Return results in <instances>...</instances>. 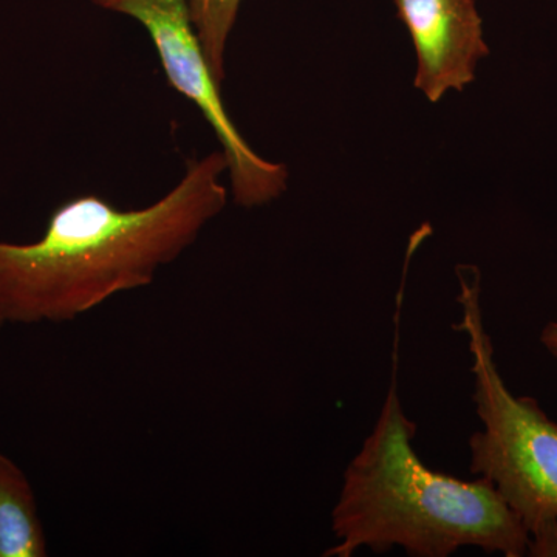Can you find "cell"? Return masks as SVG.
<instances>
[{
  "label": "cell",
  "mask_w": 557,
  "mask_h": 557,
  "mask_svg": "<svg viewBox=\"0 0 557 557\" xmlns=\"http://www.w3.org/2000/svg\"><path fill=\"white\" fill-rule=\"evenodd\" d=\"M542 346L547 348L549 355L557 358V321L548 322L541 333Z\"/></svg>",
  "instance_id": "9c48e42d"
},
{
  "label": "cell",
  "mask_w": 557,
  "mask_h": 557,
  "mask_svg": "<svg viewBox=\"0 0 557 557\" xmlns=\"http://www.w3.org/2000/svg\"><path fill=\"white\" fill-rule=\"evenodd\" d=\"M222 150L189 161L156 203L120 209L95 194L51 212L27 244L0 240V329L75 321L120 293L149 287L228 201Z\"/></svg>",
  "instance_id": "6da1fadb"
},
{
  "label": "cell",
  "mask_w": 557,
  "mask_h": 557,
  "mask_svg": "<svg viewBox=\"0 0 557 557\" xmlns=\"http://www.w3.org/2000/svg\"><path fill=\"white\" fill-rule=\"evenodd\" d=\"M528 555L533 557H557V519L544 520L531 528Z\"/></svg>",
  "instance_id": "ba28073f"
},
{
  "label": "cell",
  "mask_w": 557,
  "mask_h": 557,
  "mask_svg": "<svg viewBox=\"0 0 557 557\" xmlns=\"http://www.w3.org/2000/svg\"><path fill=\"white\" fill-rule=\"evenodd\" d=\"M397 366L398 358L375 428L344 472L332 512L338 544L324 556L350 557L364 547H401L417 557H448L463 547L527 556L525 523L490 480L456 479L418 457L417 424L399 401Z\"/></svg>",
  "instance_id": "7a4b0ae2"
},
{
  "label": "cell",
  "mask_w": 557,
  "mask_h": 557,
  "mask_svg": "<svg viewBox=\"0 0 557 557\" xmlns=\"http://www.w3.org/2000/svg\"><path fill=\"white\" fill-rule=\"evenodd\" d=\"M49 556L30 480L0 453V557Z\"/></svg>",
  "instance_id": "8992f818"
},
{
  "label": "cell",
  "mask_w": 557,
  "mask_h": 557,
  "mask_svg": "<svg viewBox=\"0 0 557 557\" xmlns=\"http://www.w3.org/2000/svg\"><path fill=\"white\" fill-rule=\"evenodd\" d=\"M244 0H188L190 20L203 46L212 75L225 79V54Z\"/></svg>",
  "instance_id": "52a82bcc"
},
{
  "label": "cell",
  "mask_w": 557,
  "mask_h": 557,
  "mask_svg": "<svg viewBox=\"0 0 557 557\" xmlns=\"http://www.w3.org/2000/svg\"><path fill=\"white\" fill-rule=\"evenodd\" d=\"M94 5L124 14L148 32L168 83L199 108L214 131L228 163L231 193L239 207L270 203L287 189L284 164L262 159L242 137L220 94L193 20L188 0H91Z\"/></svg>",
  "instance_id": "277c9868"
},
{
  "label": "cell",
  "mask_w": 557,
  "mask_h": 557,
  "mask_svg": "<svg viewBox=\"0 0 557 557\" xmlns=\"http://www.w3.org/2000/svg\"><path fill=\"white\" fill-rule=\"evenodd\" d=\"M461 321L472 358V399L482 431L469 438L471 474L490 480L527 530L557 519V423L536 399L516 397L498 372L480 306V273L458 267Z\"/></svg>",
  "instance_id": "3957f363"
},
{
  "label": "cell",
  "mask_w": 557,
  "mask_h": 557,
  "mask_svg": "<svg viewBox=\"0 0 557 557\" xmlns=\"http://www.w3.org/2000/svg\"><path fill=\"white\" fill-rule=\"evenodd\" d=\"M399 21L416 46V87L431 102L449 90L461 91L487 57L482 17L475 0H394Z\"/></svg>",
  "instance_id": "5b68a950"
}]
</instances>
